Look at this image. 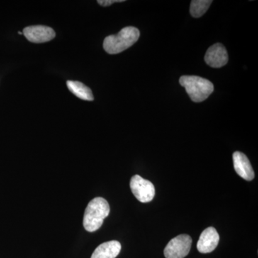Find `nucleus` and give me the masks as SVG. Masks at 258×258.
I'll return each mask as SVG.
<instances>
[{
  "label": "nucleus",
  "instance_id": "nucleus-1",
  "mask_svg": "<svg viewBox=\"0 0 258 258\" xmlns=\"http://www.w3.org/2000/svg\"><path fill=\"white\" fill-rule=\"evenodd\" d=\"M110 213L108 202L102 198L93 199L88 203L83 217V227L89 232L98 230Z\"/></svg>",
  "mask_w": 258,
  "mask_h": 258
},
{
  "label": "nucleus",
  "instance_id": "nucleus-2",
  "mask_svg": "<svg viewBox=\"0 0 258 258\" xmlns=\"http://www.w3.org/2000/svg\"><path fill=\"white\" fill-rule=\"evenodd\" d=\"M140 32L134 27L122 29L117 35H109L103 41V48L111 55L120 53L132 46L139 40Z\"/></svg>",
  "mask_w": 258,
  "mask_h": 258
},
{
  "label": "nucleus",
  "instance_id": "nucleus-3",
  "mask_svg": "<svg viewBox=\"0 0 258 258\" xmlns=\"http://www.w3.org/2000/svg\"><path fill=\"white\" fill-rule=\"evenodd\" d=\"M179 83L185 88L191 101L200 103L205 101L214 91V86L208 79L196 76H183Z\"/></svg>",
  "mask_w": 258,
  "mask_h": 258
},
{
  "label": "nucleus",
  "instance_id": "nucleus-4",
  "mask_svg": "<svg viewBox=\"0 0 258 258\" xmlns=\"http://www.w3.org/2000/svg\"><path fill=\"white\" fill-rule=\"evenodd\" d=\"M192 239L189 235H178L169 243L164 249V253L166 258H184L189 254L191 249Z\"/></svg>",
  "mask_w": 258,
  "mask_h": 258
},
{
  "label": "nucleus",
  "instance_id": "nucleus-5",
  "mask_svg": "<svg viewBox=\"0 0 258 258\" xmlns=\"http://www.w3.org/2000/svg\"><path fill=\"white\" fill-rule=\"evenodd\" d=\"M130 187L135 198L142 203L152 201L155 195L154 184L149 180L144 179L139 175L132 176Z\"/></svg>",
  "mask_w": 258,
  "mask_h": 258
},
{
  "label": "nucleus",
  "instance_id": "nucleus-6",
  "mask_svg": "<svg viewBox=\"0 0 258 258\" xmlns=\"http://www.w3.org/2000/svg\"><path fill=\"white\" fill-rule=\"evenodd\" d=\"M23 33L29 41L34 43H43L50 41L55 37L53 29L44 25L27 27L24 29Z\"/></svg>",
  "mask_w": 258,
  "mask_h": 258
},
{
  "label": "nucleus",
  "instance_id": "nucleus-7",
  "mask_svg": "<svg viewBox=\"0 0 258 258\" xmlns=\"http://www.w3.org/2000/svg\"><path fill=\"white\" fill-rule=\"evenodd\" d=\"M205 60L210 67L215 69L223 67L228 62V54L225 47L220 43L212 45L205 54Z\"/></svg>",
  "mask_w": 258,
  "mask_h": 258
},
{
  "label": "nucleus",
  "instance_id": "nucleus-8",
  "mask_svg": "<svg viewBox=\"0 0 258 258\" xmlns=\"http://www.w3.org/2000/svg\"><path fill=\"white\" fill-rule=\"evenodd\" d=\"M220 235L214 227H210L202 232L197 247L201 253H210L218 245Z\"/></svg>",
  "mask_w": 258,
  "mask_h": 258
},
{
  "label": "nucleus",
  "instance_id": "nucleus-9",
  "mask_svg": "<svg viewBox=\"0 0 258 258\" xmlns=\"http://www.w3.org/2000/svg\"><path fill=\"white\" fill-rule=\"evenodd\" d=\"M234 168L237 174L247 181L254 179V173L248 158L243 153L235 152L233 154Z\"/></svg>",
  "mask_w": 258,
  "mask_h": 258
},
{
  "label": "nucleus",
  "instance_id": "nucleus-10",
  "mask_svg": "<svg viewBox=\"0 0 258 258\" xmlns=\"http://www.w3.org/2000/svg\"><path fill=\"white\" fill-rule=\"evenodd\" d=\"M121 244L116 240L104 242L98 246L91 258H115L120 253Z\"/></svg>",
  "mask_w": 258,
  "mask_h": 258
},
{
  "label": "nucleus",
  "instance_id": "nucleus-11",
  "mask_svg": "<svg viewBox=\"0 0 258 258\" xmlns=\"http://www.w3.org/2000/svg\"><path fill=\"white\" fill-rule=\"evenodd\" d=\"M67 86L69 91L78 98L88 101L94 100L92 91L83 83L79 81H68Z\"/></svg>",
  "mask_w": 258,
  "mask_h": 258
},
{
  "label": "nucleus",
  "instance_id": "nucleus-12",
  "mask_svg": "<svg viewBox=\"0 0 258 258\" xmlns=\"http://www.w3.org/2000/svg\"><path fill=\"white\" fill-rule=\"evenodd\" d=\"M212 1L210 0H193L190 5V13L195 18L203 16L210 8Z\"/></svg>",
  "mask_w": 258,
  "mask_h": 258
},
{
  "label": "nucleus",
  "instance_id": "nucleus-13",
  "mask_svg": "<svg viewBox=\"0 0 258 258\" xmlns=\"http://www.w3.org/2000/svg\"><path fill=\"white\" fill-rule=\"evenodd\" d=\"M124 0H98V3L101 6L108 7L115 3H123Z\"/></svg>",
  "mask_w": 258,
  "mask_h": 258
},
{
  "label": "nucleus",
  "instance_id": "nucleus-14",
  "mask_svg": "<svg viewBox=\"0 0 258 258\" xmlns=\"http://www.w3.org/2000/svg\"><path fill=\"white\" fill-rule=\"evenodd\" d=\"M18 33L20 34V35H23V32H19Z\"/></svg>",
  "mask_w": 258,
  "mask_h": 258
}]
</instances>
